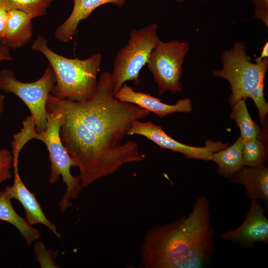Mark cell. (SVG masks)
Returning a JSON list of instances; mask_svg holds the SVG:
<instances>
[{
    "label": "cell",
    "instance_id": "1",
    "mask_svg": "<svg viewBox=\"0 0 268 268\" xmlns=\"http://www.w3.org/2000/svg\"><path fill=\"white\" fill-rule=\"evenodd\" d=\"M46 104L61 113L60 137L79 170L83 188L113 174L124 164L144 159L136 141L122 143V140L132 123L150 112L115 98L110 72L101 74L91 98L72 101L50 93Z\"/></svg>",
    "mask_w": 268,
    "mask_h": 268
},
{
    "label": "cell",
    "instance_id": "19",
    "mask_svg": "<svg viewBox=\"0 0 268 268\" xmlns=\"http://www.w3.org/2000/svg\"><path fill=\"white\" fill-rule=\"evenodd\" d=\"M267 158V149L262 138H253L244 141L242 156L244 166L263 165Z\"/></svg>",
    "mask_w": 268,
    "mask_h": 268
},
{
    "label": "cell",
    "instance_id": "6",
    "mask_svg": "<svg viewBox=\"0 0 268 268\" xmlns=\"http://www.w3.org/2000/svg\"><path fill=\"white\" fill-rule=\"evenodd\" d=\"M157 25L152 23L139 29H133L128 43L117 53L111 73L114 94L128 80L140 83L139 72L145 66L152 50L160 39Z\"/></svg>",
    "mask_w": 268,
    "mask_h": 268
},
{
    "label": "cell",
    "instance_id": "16",
    "mask_svg": "<svg viewBox=\"0 0 268 268\" xmlns=\"http://www.w3.org/2000/svg\"><path fill=\"white\" fill-rule=\"evenodd\" d=\"M243 143L244 141L239 137L231 146L212 153L210 160L217 164L218 174L230 179L244 166Z\"/></svg>",
    "mask_w": 268,
    "mask_h": 268
},
{
    "label": "cell",
    "instance_id": "17",
    "mask_svg": "<svg viewBox=\"0 0 268 268\" xmlns=\"http://www.w3.org/2000/svg\"><path fill=\"white\" fill-rule=\"evenodd\" d=\"M11 200L4 190L0 192V220L14 226L24 239L28 246L34 241L39 239V230L28 223L25 218L20 216L14 209Z\"/></svg>",
    "mask_w": 268,
    "mask_h": 268
},
{
    "label": "cell",
    "instance_id": "23",
    "mask_svg": "<svg viewBox=\"0 0 268 268\" xmlns=\"http://www.w3.org/2000/svg\"><path fill=\"white\" fill-rule=\"evenodd\" d=\"M13 163V156L7 149H0V185L4 181L12 178L11 171Z\"/></svg>",
    "mask_w": 268,
    "mask_h": 268
},
{
    "label": "cell",
    "instance_id": "15",
    "mask_svg": "<svg viewBox=\"0 0 268 268\" xmlns=\"http://www.w3.org/2000/svg\"><path fill=\"white\" fill-rule=\"evenodd\" d=\"M32 18L17 9L8 10V17L2 41L9 49H16L27 44L32 37Z\"/></svg>",
    "mask_w": 268,
    "mask_h": 268
},
{
    "label": "cell",
    "instance_id": "21",
    "mask_svg": "<svg viewBox=\"0 0 268 268\" xmlns=\"http://www.w3.org/2000/svg\"><path fill=\"white\" fill-rule=\"evenodd\" d=\"M34 251L36 257L41 268L47 266L51 268H57L55 260L57 256V252L47 250L43 243L37 242L34 246ZM46 268V267H45Z\"/></svg>",
    "mask_w": 268,
    "mask_h": 268
},
{
    "label": "cell",
    "instance_id": "22",
    "mask_svg": "<svg viewBox=\"0 0 268 268\" xmlns=\"http://www.w3.org/2000/svg\"><path fill=\"white\" fill-rule=\"evenodd\" d=\"M264 80L260 83L256 90L250 97L254 101L258 109L261 123L263 125L268 113V104L264 97Z\"/></svg>",
    "mask_w": 268,
    "mask_h": 268
},
{
    "label": "cell",
    "instance_id": "29",
    "mask_svg": "<svg viewBox=\"0 0 268 268\" xmlns=\"http://www.w3.org/2000/svg\"><path fill=\"white\" fill-rule=\"evenodd\" d=\"M187 0H176V1L177 2H184L185 1H186Z\"/></svg>",
    "mask_w": 268,
    "mask_h": 268
},
{
    "label": "cell",
    "instance_id": "31",
    "mask_svg": "<svg viewBox=\"0 0 268 268\" xmlns=\"http://www.w3.org/2000/svg\"><path fill=\"white\" fill-rule=\"evenodd\" d=\"M1 43V40H0V46Z\"/></svg>",
    "mask_w": 268,
    "mask_h": 268
},
{
    "label": "cell",
    "instance_id": "11",
    "mask_svg": "<svg viewBox=\"0 0 268 268\" xmlns=\"http://www.w3.org/2000/svg\"><path fill=\"white\" fill-rule=\"evenodd\" d=\"M14 181L11 186L6 187L4 190L10 199L18 201L23 206L25 219L29 224L33 225L40 223L44 225L59 238L61 234L56 225L45 214L35 194L32 193L23 183L18 172V163H13Z\"/></svg>",
    "mask_w": 268,
    "mask_h": 268
},
{
    "label": "cell",
    "instance_id": "8",
    "mask_svg": "<svg viewBox=\"0 0 268 268\" xmlns=\"http://www.w3.org/2000/svg\"><path fill=\"white\" fill-rule=\"evenodd\" d=\"M187 42L160 39L152 50L146 65L158 85V93L181 91L180 82L184 60L189 49Z\"/></svg>",
    "mask_w": 268,
    "mask_h": 268
},
{
    "label": "cell",
    "instance_id": "7",
    "mask_svg": "<svg viewBox=\"0 0 268 268\" xmlns=\"http://www.w3.org/2000/svg\"><path fill=\"white\" fill-rule=\"evenodd\" d=\"M56 81L55 72L50 64L38 80L29 83L17 80L9 69L0 70V89L14 94L24 103L34 121L37 132H41L46 128L47 100Z\"/></svg>",
    "mask_w": 268,
    "mask_h": 268
},
{
    "label": "cell",
    "instance_id": "18",
    "mask_svg": "<svg viewBox=\"0 0 268 268\" xmlns=\"http://www.w3.org/2000/svg\"><path fill=\"white\" fill-rule=\"evenodd\" d=\"M245 99L237 101L231 106L230 114L240 130V137L243 141L253 138H262V131L257 123L251 118L248 111Z\"/></svg>",
    "mask_w": 268,
    "mask_h": 268
},
{
    "label": "cell",
    "instance_id": "27",
    "mask_svg": "<svg viewBox=\"0 0 268 268\" xmlns=\"http://www.w3.org/2000/svg\"><path fill=\"white\" fill-rule=\"evenodd\" d=\"M268 58V42L265 44L262 48V52L259 58L255 59V62H261L265 58Z\"/></svg>",
    "mask_w": 268,
    "mask_h": 268
},
{
    "label": "cell",
    "instance_id": "28",
    "mask_svg": "<svg viewBox=\"0 0 268 268\" xmlns=\"http://www.w3.org/2000/svg\"><path fill=\"white\" fill-rule=\"evenodd\" d=\"M4 100H5L4 95L0 93V114H1L4 110Z\"/></svg>",
    "mask_w": 268,
    "mask_h": 268
},
{
    "label": "cell",
    "instance_id": "10",
    "mask_svg": "<svg viewBox=\"0 0 268 268\" xmlns=\"http://www.w3.org/2000/svg\"><path fill=\"white\" fill-rule=\"evenodd\" d=\"M266 209L259 201H251L243 222L236 229L221 234L223 240L254 246L257 242L268 243V219Z\"/></svg>",
    "mask_w": 268,
    "mask_h": 268
},
{
    "label": "cell",
    "instance_id": "2",
    "mask_svg": "<svg viewBox=\"0 0 268 268\" xmlns=\"http://www.w3.org/2000/svg\"><path fill=\"white\" fill-rule=\"evenodd\" d=\"M214 235L209 202L205 196H200L188 216L147 232L141 245V266L145 268H203L215 254Z\"/></svg>",
    "mask_w": 268,
    "mask_h": 268
},
{
    "label": "cell",
    "instance_id": "25",
    "mask_svg": "<svg viewBox=\"0 0 268 268\" xmlns=\"http://www.w3.org/2000/svg\"><path fill=\"white\" fill-rule=\"evenodd\" d=\"M8 17V10L3 6H0V40L3 37Z\"/></svg>",
    "mask_w": 268,
    "mask_h": 268
},
{
    "label": "cell",
    "instance_id": "24",
    "mask_svg": "<svg viewBox=\"0 0 268 268\" xmlns=\"http://www.w3.org/2000/svg\"><path fill=\"white\" fill-rule=\"evenodd\" d=\"M255 6L254 18L260 19L268 27V0H251Z\"/></svg>",
    "mask_w": 268,
    "mask_h": 268
},
{
    "label": "cell",
    "instance_id": "30",
    "mask_svg": "<svg viewBox=\"0 0 268 268\" xmlns=\"http://www.w3.org/2000/svg\"><path fill=\"white\" fill-rule=\"evenodd\" d=\"M0 6H3V0H0Z\"/></svg>",
    "mask_w": 268,
    "mask_h": 268
},
{
    "label": "cell",
    "instance_id": "5",
    "mask_svg": "<svg viewBox=\"0 0 268 268\" xmlns=\"http://www.w3.org/2000/svg\"><path fill=\"white\" fill-rule=\"evenodd\" d=\"M222 67L214 70L213 76L227 80L230 84L231 94L228 98L231 106L238 100L250 98L259 84L264 81L268 69V58L253 63L247 55L244 42H235L230 49L221 56Z\"/></svg>",
    "mask_w": 268,
    "mask_h": 268
},
{
    "label": "cell",
    "instance_id": "9",
    "mask_svg": "<svg viewBox=\"0 0 268 268\" xmlns=\"http://www.w3.org/2000/svg\"><path fill=\"white\" fill-rule=\"evenodd\" d=\"M127 135L138 134L143 136L153 141L160 148L182 153L186 158H194L210 160L214 152L225 148L228 143L214 142L209 139L202 147L190 146L179 142L169 136L163 128L151 121L141 122L135 120L127 132Z\"/></svg>",
    "mask_w": 268,
    "mask_h": 268
},
{
    "label": "cell",
    "instance_id": "26",
    "mask_svg": "<svg viewBox=\"0 0 268 268\" xmlns=\"http://www.w3.org/2000/svg\"><path fill=\"white\" fill-rule=\"evenodd\" d=\"M12 59L13 58L9 53V48L3 42H1L0 46V61Z\"/></svg>",
    "mask_w": 268,
    "mask_h": 268
},
{
    "label": "cell",
    "instance_id": "13",
    "mask_svg": "<svg viewBox=\"0 0 268 268\" xmlns=\"http://www.w3.org/2000/svg\"><path fill=\"white\" fill-rule=\"evenodd\" d=\"M72 10L67 19L55 30V37L58 40L67 43L77 32L80 21L86 19L96 8L104 4L112 3L122 7L127 0H73Z\"/></svg>",
    "mask_w": 268,
    "mask_h": 268
},
{
    "label": "cell",
    "instance_id": "3",
    "mask_svg": "<svg viewBox=\"0 0 268 268\" xmlns=\"http://www.w3.org/2000/svg\"><path fill=\"white\" fill-rule=\"evenodd\" d=\"M31 48L45 56L55 72L56 81L51 92L54 97L80 101L94 95L102 61L100 53L84 60L67 58L50 49L47 38L41 35L37 36Z\"/></svg>",
    "mask_w": 268,
    "mask_h": 268
},
{
    "label": "cell",
    "instance_id": "14",
    "mask_svg": "<svg viewBox=\"0 0 268 268\" xmlns=\"http://www.w3.org/2000/svg\"><path fill=\"white\" fill-rule=\"evenodd\" d=\"M233 183L242 184L246 196L251 201H262L268 206V168L263 165L243 166L231 179Z\"/></svg>",
    "mask_w": 268,
    "mask_h": 268
},
{
    "label": "cell",
    "instance_id": "4",
    "mask_svg": "<svg viewBox=\"0 0 268 268\" xmlns=\"http://www.w3.org/2000/svg\"><path fill=\"white\" fill-rule=\"evenodd\" d=\"M46 110L47 124L44 131L41 132L36 131V125L31 115L24 119L22 129L28 141L37 139L46 146L51 162L49 181L50 184H54L61 176L67 187L66 192L58 204L60 210L64 211L72 205L71 200L76 199L83 188L79 176L74 177L70 173V168L76 167V164L63 145L60 137L59 132L62 124L61 113L47 104Z\"/></svg>",
    "mask_w": 268,
    "mask_h": 268
},
{
    "label": "cell",
    "instance_id": "12",
    "mask_svg": "<svg viewBox=\"0 0 268 268\" xmlns=\"http://www.w3.org/2000/svg\"><path fill=\"white\" fill-rule=\"evenodd\" d=\"M117 99L135 104L149 112H152L160 118L176 113H189L192 111V101L189 98L181 99L174 105H169L147 93L135 91L126 83L114 95Z\"/></svg>",
    "mask_w": 268,
    "mask_h": 268
},
{
    "label": "cell",
    "instance_id": "20",
    "mask_svg": "<svg viewBox=\"0 0 268 268\" xmlns=\"http://www.w3.org/2000/svg\"><path fill=\"white\" fill-rule=\"evenodd\" d=\"M54 0H3V6L7 10H21L32 19L46 14L48 7Z\"/></svg>",
    "mask_w": 268,
    "mask_h": 268
}]
</instances>
